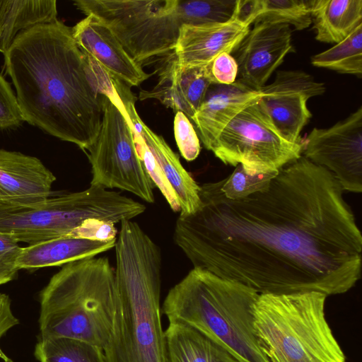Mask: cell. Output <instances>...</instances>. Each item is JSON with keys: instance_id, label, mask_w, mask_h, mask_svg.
<instances>
[{"instance_id": "1", "label": "cell", "mask_w": 362, "mask_h": 362, "mask_svg": "<svg viewBox=\"0 0 362 362\" xmlns=\"http://www.w3.org/2000/svg\"><path fill=\"white\" fill-rule=\"evenodd\" d=\"M344 190L303 156L265 189L229 199L217 182L200 186L201 206L180 214L173 239L194 267L259 294L332 296L361 276L362 235Z\"/></svg>"}, {"instance_id": "2", "label": "cell", "mask_w": 362, "mask_h": 362, "mask_svg": "<svg viewBox=\"0 0 362 362\" xmlns=\"http://www.w3.org/2000/svg\"><path fill=\"white\" fill-rule=\"evenodd\" d=\"M24 122L86 151L103 117L71 28L58 19L18 34L4 54Z\"/></svg>"}, {"instance_id": "3", "label": "cell", "mask_w": 362, "mask_h": 362, "mask_svg": "<svg viewBox=\"0 0 362 362\" xmlns=\"http://www.w3.org/2000/svg\"><path fill=\"white\" fill-rule=\"evenodd\" d=\"M116 296L107 362H167L161 321V252L136 222L124 220L117 237Z\"/></svg>"}, {"instance_id": "4", "label": "cell", "mask_w": 362, "mask_h": 362, "mask_svg": "<svg viewBox=\"0 0 362 362\" xmlns=\"http://www.w3.org/2000/svg\"><path fill=\"white\" fill-rule=\"evenodd\" d=\"M259 295L241 283L194 267L169 291L161 312L169 322L200 331L238 362H269L254 328Z\"/></svg>"}, {"instance_id": "5", "label": "cell", "mask_w": 362, "mask_h": 362, "mask_svg": "<svg viewBox=\"0 0 362 362\" xmlns=\"http://www.w3.org/2000/svg\"><path fill=\"white\" fill-rule=\"evenodd\" d=\"M86 16L93 15L115 35L137 63L174 51L183 25L230 21L235 0H75Z\"/></svg>"}, {"instance_id": "6", "label": "cell", "mask_w": 362, "mask_h": 362, "mask_svg": "<svg viewBox=\"0 0 362 362\" xmlns=\"http://www.w3.org/2000/svg\"><path fill=\"white\" fill-rule=\"evenodd\" d=\"M116 296L115 270L107 257L64 265L40 293V337H69L107 346Z\"/></svg>"}, {"instance_id": "7", "label": "cell", "mask_w": 362, "mask_h": 362, "mask_svg": "<svg viewBox=\"0 0 362 362\" xmlns=\"http://www.w3.org/2000/svg\"><path fill=\"white\" fill-rule=\"evenodd\" d=\"M327 297L316 291L259 295L254 328L269 362H346L326 320Z\"/></svg>"}, {"instance_id": "8", "label": "cell", "mask_w": 362, "mask_h": 362, "mask_svg": "<svg viewBox=\"0 0 362 362\" xmlns=\"http://www.w3.org/2000/svg\"><path fill=\"white\" fill-rule=\"evenodd\" d=\"M145 210L144 204L118 192L90 185L84 190L30 204L0 202V232L33 245L60 237L78 238L81 227L91 219L115 225Z\"/></svg>"}, {"instance_id": "9", "label": "cell", "mask_w": 362, "mask_h": 362, "mask_svg": "<svg viewBox=\"0 0 362 362\" xmlns=\"http://www.w3.org/2000/svg\"><path fill=\"white\" fill-rule=\"evenodd\" d=\"M259 99L238 112L209 149L224 164H240L252 174L278 171L303 149V141L291 142L280 133Z\"/></svg>"}, {"instance_id": "10", "label": "cell", "mask_w": 362, "mask_h": 362, "mask_svg": "<svg viewBox=\"0 0 362 362\" xmlns=\"http://www.w3.org/2000/svg\"><path fill=\"white\" fill-rule=\"evenodd\" d=\"M101 99L100 130L85 151L91 165L90 185L117 188L153 203L155 185L138 154L128 115L106 95Z\"/></svg>"}, {"instance_id": "11", "label": "cell", "mask_w": 362, "mask_h": 362, "mask_svg": "<svg viewBox=\"0 0 362 362\" xmlns=\"http://www.w3.org/2000/svg\"><path fill=\"white\" fill-rule=\"evenodd\" d=\"M302 156L329 171L344 191L362 192V107L333 126L313 128Z\"/></svg>"}, {"instance_id": "12", "label": "cell", "mask_w": 362, "mask_h": 362, "mask_svg": "<svg viewBox=\"0 0 362 362\" xmlns=\"http://www.w3.org/2000/svg\"><path fill=\"white\" fill-rule=\"evenodd\" d=\"M260 90L259 102L280 133L291 142H303L300 132L312 117L308 101L325 93L324 83L302 71H279Z\"/></svg>"}, {"instance_id": "13", "label": "cell", "mask_w": 362, "mask_h": 362, "mask_svg": "<svg viewBox=\"0 0 362 362\" xmlns=\"http://www.w3.org/2000/svg\"><path fill=\"white\" fill-rule=\"evenodd\" d=\"M291 26L285 23L260 22L255 24L235 52L241 83L259 90L272 74L294 52Z\"/></svg>"}, {"instance_id": "14", "label": "cell", "mask_w": 362, "mask_h": 362, "mask_svg": "<svg viewBox=\"0 0 362 362\" xmlns=\"http://www.w3.org/2000/svg\"><path fill=\"white\" fill-rule=\"evenodd\" d=\"M240 6L233 18L221 23L183 25L174 49L180 66L209 64L222 52H233L250 30L251 23L240 16Z\"/></svg>"}, {"instance_id": "15", "label": "cell", "mask_w": 362, "mask_h": 362, "mask_svg": "<svg viewBox=\"0 0 362 362\" xmlns=\"http://www.w3.org/2000/svg\"><path fill=\"white\" fill-rule=\"evenodd\" d=\"M71 30L82 52L93 57L131 87L139 86L151 76L128 54L109 27L97 17L86 16Z\"/></svg>"}, {"instance_id": "16", "label": "cell", "mask_w": 362, "mask_h": 362, "mask_svg": "<svg viewBox=\"0 0 362 362\" xmlns=\"http://www.w3.org/2000/svg\"><path fill=\"white\" fill-rule=\"evenodd\" d=\"M56 177L36 157L0 149V202L26 205L51 194Z\"/></svg>"}, {"instance_id": "17", "label": "cell", "mask_w": 362, "mask_h": 362, "mask_svg": "<svg viewBox=\"0 0 362 362\" xmlns=\"http://www.w3.org/2000/svg\"><path fill=\"white\" fill-rule=\"evenodd\" d=\"M211 84L208 65L180 66L173 57L160 73L157 85L151 90H141L139 99L158 100L192 119Z\"/></svg>"}, {"instance_id": "18", "label": "cell", "mask_w": 362, "mask_h": 362, "mask_svg": "<svg viewBox=\"0 0 362 362\" xmlns=\"http://www.w3.org/2000/svg\"><path fill=\"white\" fill-rule=\"evenodd\" d=\"M261 90L240 81L232 84H211L192 120L204 147L209 150L229 121L250 102L262 97Z\"/></svg>"}, {"instance_id": "19", "label": "cell", "mask_w": 362, "mask_h": 362, "mask_svg": "<svg viewBox=\"0 0 362 362\" xmlns=\"http://www.w3.org/2000/svg\"><path fill=\"white\" fill-rule=\"evenodd\" d=\"M116 240L65 236L37 243L22 247L17 266L19 269H36L93 257L115 247Z\"/></svg>"}, {"instance_id": "20", "label": "cell", "mask_w": 362, "mask_h": 362, "mask_svg": "<svg viewBox=\"0 0 362 362\" xmlns=\"http://www.w3.org/2000/svg\"><path fill=\"white\" fill-rule=\"evenodd\" d=\"M132 129L139 132L158 163L178 199L181 214H192L201 206L200 186L180 163L165 139L140 119Z\"/></svg>"}, {"instance_id": "21", "label": "cell", "mask_w": 362, "mask_h": 362, "mask_svg": "<svg viewBox=\"0 0 362 362\" xmlns=\"http://www.w3.org/2000/svg\"><path fill=\"white\" fill-rule=\"evenodd\" d=\"M165 339L167 362H238L219 344L184 323L169 322Z\"/></svg>"}, {"instance_id": "22", "label": "cell", "mask_w": 362, "mask_h": 362, "mask_svg": "<svg viewBox=\"0 0 362 362\" xmlns=\"http://www.w3.org/2000/svg\"><path fill=\"white\" fill-rule=\"evenodd\" d=\"M315 39L337 44L362 23V0H310Z\"/></svg>"}, {"instance_id": "23", "label": "cell", "mask_w": 362, "mask_h": 362, "mask_svg": "<svg viewBox=\"0 0 362 362\" xmlns=\"http://www.w3.org/2000/svg\"><path fill=\"white\" fill-rule=\"evenodd\" d=\"M240 16L251 24L285 23L296 30L312 23L310 0H241Z\"/></svg>"}, {"instance_id": "24", "label": "cell", "mask_w": 362, "mask_h": 362, "mask_svg": "<svg viewBox=\"0 0 362 362\" xmlns=\"http://www.w3.org/2000/svg\"><path fill=\"white\" fill-rule=\"evenodd\" d=\"M57 16L55 0H12L0 38V52L4 54L19 33L54 22Z\"/></svg>"}, {"instance_id": "25", "label": "cell", "mask_w": 362, "mask_h": 362, "mask_svg": "<svg viewBox=\"0 0 362 362\" xmlns=\"http://www.w3.org/2000/svg\"><path fill=\"white\" fill-rule=\"evenodd\" d=\"M34 355L39 362H107L102 348L69 337H39Z\"/></svg>"}, {"instance_id": "26", "label": "cell", "mask_w": 362, "mask_h": 362, "mask_svg": "<svg viewBox=\"0 0 362 362\" xmlns=\"http://www.w3.org/2000/svg\"><path fill=\"white\" fill-rule=\"evenodd\" d=\"M311 64L340 74L361 76L362 23L341 42L311 57Z\"/></svg>"}, {"instance_id": "27", "label": "cell", "mask_w": 362, "mask_h": 362, "mask_svg": "<svg viewBox=\"0 0 362 362\" xmlns=\"http://www.w3.org/2000/svg\"><path fill=\"white\" fill-rule=\"evenodd\" d=\"M85 71L91 86L100 95H106L129 117L136 112V98L131 86L107 71L93 57L83 52Z\"/></svg>"}, {"instance_id": "28", "label": "cell", "mask_w": 362, "mask_h": 362, "mask_svg": "<svg viewBox=\"0 0 362 362\" xmlns=\"http://www.w3.org/2000/svg\"><path fill=\"white\" fill-rule=\"evenodd\" d=\"M279 170L252 174L245 171L239 164L230 175L217 183L221 192L227 199L244 198L267 188Z\"/></svg>"}, {"instance_id": "29", "label": "cell", "mask_w": 362, "mask_h": 362, "mask_svg": "<svg viewBox=\"0 0 362 362\" xmlns=\"http://www.w3.org/2000/svg\"><path fill=\"white\" fill-rule=\"evenodd\" d=\"M134 141L138 154L144 164L146 173L155 187H156L174 212H180V206L176 195L161 170L158 163L148 148L141 134L134 129Z\"/></svg>"}, {"instance_id": "30", "label": "cell", "mask_w": 362, "mask_h": 362, "mask_svg": "<svg viewBox=\"0 0 362 362\" xmlns=\"http://www.w3.org/2000/svg\"><path fill=\"white\" fill-rule=\"evenodd\" d=\"M174 134L182 156L187 161L195 160L201 151L200 141L189 118L181 111L176 112L174 118Z\"/></svg>"}, {"instance_id": "31", "label": "cell", "mask_w": 362, "mask_h": 362, "mask_svg": "<svg viewBox=\"0 0 362 362\" xmlns=\"http://www.w3.org/2000/svg\"><path fill=\"white\" fill-rule=\"evenodd\" d=\"M21 249L14 236L0 232V286L16 278L19 270L17 262Z\"/></svg>"}, {"instance_id": "32", "label": "cell", "mask_w": 362, "mask_h": 362, "mask_svg": "<svg viewBox=\"0 0 362 362\" xmlns=\"http://www.w3.org/2000/svg\"><path fill=\"white\" fill-rule=\"evenodd\" d=\"M24 122L17 98L0 74V129L17 127Z\"/></svg>"}, {"instance_id": "33", "label": "cell", "mask_w": 362, "mask_h": 362, "mask_svg": "<svg viewBox=\"0 0 362 362\" xmlns=\"http://www.w3.org/2000/svg\"><path fill=\"white\" fill-rule=\"evenodd\" d=\"M208 69L214 84H232L235 82L238 74L237 62L228 52L218 54L208 64Z\"/></svg>"}, {"instance_id": "34", "label": "cell", "mask_w": 362, "mask_h": 362, "mask_svg": "<svg viewBox=\"0 0 362 362\" xmlns=\"http://www.w3.org/2000/svg\"><path fill=\"white\" fill-rule=\"evenodd\" d=\"M18 322L12 312L10 298L6 294L0 293V339Z\"/></svg>"}, {"instance_id": "35", "label": "cell", "mask_w": 362, "mask_h": 362, "mask_svg": "<svg viewBox=\"0 0 362 362\" xmlns=\"http://www.w3.org/2000/svg\"><path fill=\"white\" fill-rule=\"evenodd\" d=\"M11 4L12 0H0V38Z\"/></svg>"}]
</instances>
